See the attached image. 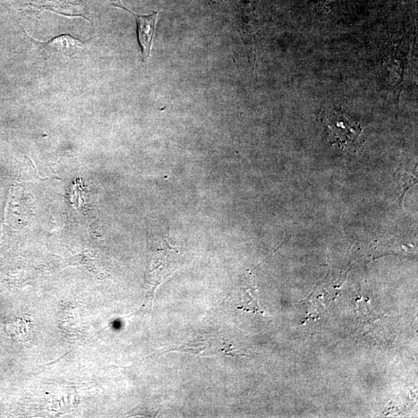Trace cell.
Returning a JSON list of instances; mask_svg holds the SVG:
<instances>
[{"label":"cell","instance_id":"obj_1","mask_svg":"<svg viewBox=\"0 0 418 418\" xmlns=\"http://www.w3.org/2000/svg\"><path fill=\"white\" fill-rule=\"evenodd\" d=\"M326 123L329 143L342 149L353 145L363 133L360 123L342 112L334 111L326 116Z\"/></svg>","mask_w":418,"mask_h":418},{"label":"cell","instance_id":"obj_2","mask_svg":"<svg viewBox=\"0 0 418 418\" xmlns=\"http://www.w3.org/2000/svg\"><path fill=\"white\" fill-rule=\"evenodd\" d=\"M112 6L131 13L138 23V40L142 50L143 61L148 62L151 53L153 38L156 30L158 12L149 15H141L132 12L121 2V0H113Z\"/></svg>","mask_w":418,"mask_h":418},{"label":"cell","instance_id":"obj_3","mask_svg":"<svg viewBox=\"0 0 418 418\" xmlns=\"http://www.w3.org/2000/svg\"><path fill=\"white\" fill-rule=\"evenodd\" d=\"M46 47L50 50L66 54L68 50L79 49L82 45L80 40L75 38L70 34H65V35L58 36L47 43Z\"/></svg>","mask_w":418,"mask_h":418},{"label":"cell","instance_id":"obj_4","mask_svg":"<svg viewBox=\"0 0 418 418\" xmlns=\"http://www.w3.org/2000/svg\"><path fill=\"white\" fill-rule=\"evenodd\" d=\"M206 348H207L206 346H204V343H189V344H186L182 346H179V347L167 349V351H166L165 352V353L172 352V351H180V352H184V353L199 354Z\"/></svg>","mask_w":418,"mask_h":418},{"label":"cell","instance_id":"obj_5","mask_svg":"<svg viewBox=\"0 0 418 418\" xmlns=\"http://www.w3.org/2000/svg\"><path fill=\"white\" fill-rule=\"evenodd\" d=\"M215 1H216V0H215Z\"/></svg>","mask_w":418,"mask_h":418}]
</instances>
